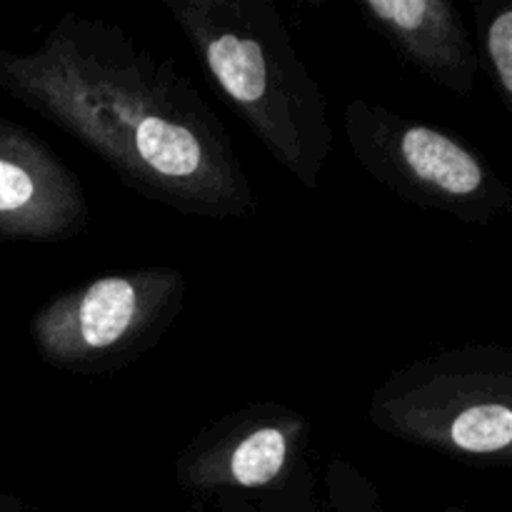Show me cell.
Here are the masks:
<instances>
[{
	"mask_svg": "<svg viewBox=\"0 0 512 512\" xmlns=\"http://www.w3.org/2000/svg\"><path fill=\"white\" fill-rule=\"evenodd\" d=\"M285 453H288V445H285V438L280 430H258V433L248 435L235 448L233 460H230L233 478L240 485H248V488L270 483L280 473V468H283Z\"/></svg>",
	"mask_w": 512,
	"mask_h": 512,
	"instance_id": "cell-5",
	"label": "cell"
},
{
	"mask_svg": "<svg viewBox=\"0 0 512 512\" xmlns=\"http://www.w3.org/2000/svg\"><path fill=\"white\" fill-rule=\"evenodd\" d=\"M488 53L503 90L512 95V13L503 10L488 30Z\"/></svg>",
	"mask_w": 512,
	"mask_h": 512,
	"instance_id": "cell-7",
	"label": "cell"
},
{
	"mask_svg": "<svg viewBox=\"0 0 512 512\" xmlns=\"http://www.w3.org/2000/svg\"><path fill=\"white\" fill-rule=\"evenodd\" d=\"M38 198L35 175L20 163L0 158V215H15Z\"/></svg>",
	"mask_w": 512,
	"mask_h": 512,
	"instance_id": "cell-6",
	"label": "cell"
},
{
	"mask_svg": "<svg viewBox=\"0 0 512 512\" xmlns=\"http://www.w3.org/2000/svg\"><path fill=\"white\" fill-rule=\"evenodd\" d=\"M408 168L440 193L468 198L483 185V168L448 135L433 128H410L400 140Z\"/></svg>",
	"mask_w": 512,
	"mask_h": 512,
	"instance_id": "cell-1",
	"label": "cell"
},
{
	"mask_svg": "<svg viewBox=\"0 0 512 512\" xmlns=\"http://www.w3.org/2000/svg\"><path fill=\"white\" fill-rule=\"evenodd\" d=\"M205 58L230 98L245 105H255L265 98L268 63L253 38H240L235 33L215 35L205 43Z\"/></svg>",
	"mask_w": 512,
	"mask_h": 512,
	"instance_id": "cell-3",
	"label": "cell"
},
{
	"mask_svg": "<svg viewBox=\"0 0 512 512\" xmlns=\"http://www.w3.org/2000/svg\"><path fill=\"white\" fill-rule=\"evenodd\" d=\"M450 440L465 453L490 455L505 450L512 440L510 408L488 403L463 410L450 425Z\"/></svg>",
	"mask_w": 512,
	"mask_h": 512,
	"instance_id": "cell-4",
	"label": "cell"
},
{
	"mask_svg": "<svg viewBox=\"0 0 512 512\" xmlns=\"http://www.w3.org/2000/svg\"><path fill=\"white\" fill-rule=\"evenodd\" d=\"M138 313V288L125 278H103L75 300L70 310L73 335L83 348L105 350L130 333Z\"/></svg>",
	"mask_w": 512,
	"mask_h": 512,
	"instance_id": "cell-2",
	"label": "cell"
}]
</instances>
